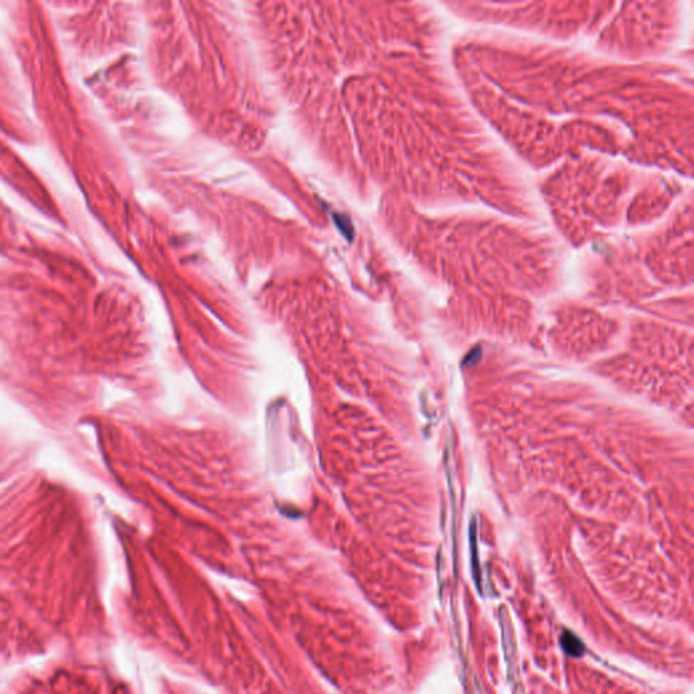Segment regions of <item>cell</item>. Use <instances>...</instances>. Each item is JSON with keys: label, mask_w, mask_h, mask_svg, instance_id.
Returning <instances> with one entry per match:
<instances>
[{"label": "cell", "mask_w": 694, "mask_h": 694, "mask_svg": "<svg viewBox=\"0 0 694 694\" xmlns=\"http://www.w3.org/2000/svg\"><path fill=\"white\" fill-rule=\"evenodd\" d=\"M559 643H560V647L564 651V653H567L568 656L582 658L586 652V646L583 644V641L574 632H571L568 629H564L562 632Z\"/></svg>", "instance_id": "7a4b0ae2"}, {"label": "cell", "mask_w": 694, "mask_h": 694, "mask_svg": "<svg viewBox=\"0 0 694 694\" xmlns=\"http://www.w3.org/2000/svg\"><path fill=\"white\" fill-rule=\"evenodd\" d=\"M501 626H502V639H503V646L506 652L507 662H508V671L511 677H517V652H516V641L511 631V624L507 617L506 609H501Z\"/></svg>", "instance_id": "6da1fadb"}, {"label": "cell", "mask_w": 694, "mask_h": 694, "mask_svg": "<svg viewBox=\"0 0 694 694\" xmlns=\"http://www.w3.org/2000/svg\"><path fill=\"white\" fill-rule=\"evenodd\" d=\"M471 552H472V571H474V578L476 582V587L481 590V575H480V567H479V555L476 550V535H475V526L472 525V532H471Z\"/></svg>", "instance_id": "3957f363"}]
</instances>
